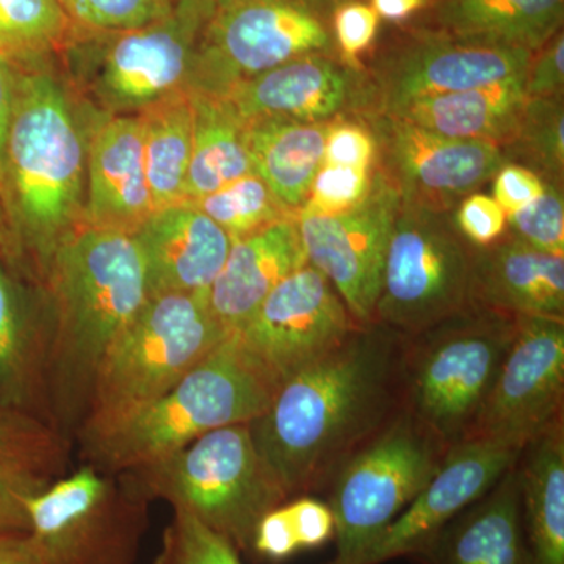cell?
<instances>
[{
    "label": "cell",
    "instance_id": "5b68a950",
    "mask_svg": "<svg viewBox=\"0 0 564 564\" xmlns=\"http://www.w3.org/2000/svg\"><path fill=\"white\" fill-rule=\"evenodd\" d=\"M228 336L206 296L150 295L99 364L82 422L84 444L161 399Z\"/></svg>",
    "mask_w": 564,
    "mask_h": 564
},
{
    "label": "cell",
    "instance_id": "b9f144b4",
    "mask_svg": "<svg viewBox=\"0 0 564 564\" xmlns=\"http://www.w3.org/2000/svg\"><path fill=\"white\" fill-rule=\"evenodd\" d=\"M377 140L361 115H343L329 124L323 163L373 169L377 165Z\"/></svg>",
    "mask_w": 564,
    "mask_h": 564
},
{
    "label": "cell",
    "instance_id": "f35d334b",
    "mask_svg": "<svg viewBox=\"0 0 564 564\" xmlns=\"http://www.w3.org/2000/svg\"><path fill=\"white\" fill-rule=\"evenodd\" d=\"M511 234L538 250L564 254L563 185L545 182L540 198L507 217Z\"/></svg>",
    "mask_w": 564,
    "mask_h": 564
},
{
    "label": "cell",
    "instance_id": "4dcf8cb0",
    "mask_svg": "<svg viewBox=\"0 0 564 564\" xmlns=\"http://www.w3.org/2000/svg\"><path fill=\"white\" fill-rule=\"evenodd\" d=\"M139 117L154 212L184 203L195 128L191 93L185 88L174 91L141 110Z\"/></svg>",
    "mask_w": 564,
    "mask_h": 564
},
{
    "label": "cell",
    "instance_id": "f907efd6",
    "mask_svg": "<svg viewBox=\"0 0 564 564\" xmlns=\"http://www.w3.org/2000/svg\"><path fill=\"white\" fill-rule=\"evenodd\" d=\"M380 20L404 24L429 7L430 0H369Z\"/></svg>",
    "mask_w": 564,
    "mask_h": 564
},
{
    "label": "cell",
    "instance_id": "e0dca14e",
    "mask_svg": "<svg viewBox=\"0 0 564 564\" xmlns=\"http://www.w3.org/2000/svg\"><path fill=\"white\" fill-rule=\"evenodd\" d=\"M362 118L377 140V165L408 206L452 212L508 163L497 144L447 139L388 115Z\"/></svg>",
    "mask_w": 564,
    "mask_h": 564
},
{
    "label": "cell",
    "instance_id": "3957f363",
    "mask_svg": "<svg viewBox=\"0 0 564 564\" xmlns=\"http://www.w3.org/2000/svg\"><path fill=\"white\" fill-rule=\"evenodd\" d=\"M52 62L18 66L2 187L20 242L41 282L58 245L82 223L87 147Z\"/></svg>",
    "mask_w": 564,
    "mask_h": 564
},
{
    "label": "cell",
    "instance_id": "5bb4252c",
    "mask_svg": "<svg viewBox=\"0 0 564 564\" xmlns=\"http://www.w3.org/2000/svg\"><path fill=\"white\" fill-rule=\"evenodd\" d=\"M563 406L564 318L518 317L513 340L467 440L522 451L564 417Z\"/></svg>",
    "mask_w": 564,
    "mask_h": 564
},
{
    "label": "cell",
    "instance_id": "4316f807",
    "mask_svg": "<svg viewBox=\"0 0 564 564\" xmlns=\"http://www.w3.org/2000/svg\"><path fill=\"white\" fill-rule=\"evenodd\" d=\"M533 564H564V417L522 447L516 462Z\"/></svg>",
    "mask_w": 564,
    "mask_h": 564
},
{
    "label": "cell",
    "instance_id": "9c48e42d",
    "mask_svg": "<svg viewBox=\"0 0 564 564\" xmlns=\"http://www.w3.org/2000/svg\"><path fill=\"white\" fill-rule=\"evenodd\" d=\"M340 0H214L185 90L226 96L259 74L310 54H337Z\"/></svg>",
    "mask_w": 564,
    "mask_h": 564
},
{
    "label": "cell",
    "instance_id": "6da1fadb",
    "mask_svg": "<svg viewBox=\"0 0 564 564\" xmlns=\"http://www.w3.org/2000/svg\"><path fill=\"white\" fill-rule=\"evenodd\" d=\"M406 336L362 325L336 350L285 380L252 441L289 500L328 491L351 456L403 410Z\"/></svg>",
    "mask_w": 564,
    "mask_h": 564
},
{
    "label": "cell",
    "instance_id": "484cf974",
    "mask_svg": "<svg viewBox=\"0 0 564 564\" xmlns=\"http://www.w3.org/2000/svg\"><path fill=\"white\" fill-rule=\"evenodd\" d=\"M525 77L445 93L408 104L388 115L419 126L425 131L455 140L486 141L505 148L514 139L524 110Z\"/></svg>",
    "mask_w": 564,
    "mask_h": 564
},
{
    "label": "cell",
    "instance_id": "7c38bea8",
    "mask_svg": "<svg viewBox=\"0 0 564 564\" xmlns=\"http://www.w3.org/2000/svg\"><path fill=\"white\" fill-rule=\"evenodd\" d=\"M148 503L88 464L33 497L29 536L41 564H135Z\"/></svg>",
    "mask_w": 564,
    "mask_h": 564
},
{
    "label": "cell",
    "instance_id": "7dc6e473",
    "mask_svg": "<svg viewBox=\"0 0 564 564\" xmlns=\"http://www.w3.org/2000/svg\"><path fill=\"white\" fill-rule=\"evenodd\" d=\"M18 66L0 57V184H2L3 159L13 120L14 93H17Z\"/></svg>",
    "mask_w": 564,
    "mask_h": 564
},
{
    "label": "cell",
    "instance_id": "83f0119b",
    "mask_svg": "<svg viewBox=\"0 0 564 564\" xmlns=\"http://www.w3.org/2000/svg\"><path fill=\"white\" fill-rule=\"evenodd\" d=\"M329 124L274 118L245 122L252 173L292 212L302 209L323 165Z\"/></svg>",
    "mask_w": 564,
    "mask_h": 564
},
{
    "label": "cell",
    "instance_id": "d6986e66",
    "mask_svg": "<svg viewBox=\"0 0 564 564\" xmlns=\"http://www.w3.org/2000/svg\"><path fill=\"white\" fill-rule=\"evenodd\" d=\"M221 98L245 122L333 121L366 110V69L351 68L339 55H303L242 82Z\"/></svg>",
    "mask_w": 564,
    "mask_h": 564
},
{
    "label": "cell",
    "instance_id": "ffe728a7",
    "mask_svg": "<svg viewBox=\"0 0 564 564\" xmlns=\"http://www.w3.org/2000/svg\"><path fill=\"white\" fill-rule=\"evenodd\" d=\"M87 185L82 223L95 228L137 234L154 204L139 115L104 117L85 135Z\"/></svg>",
    "mask_w": 564,
    "mask_h": 564
},
{
    "label": "cell",
    "instance_id": "bcb514c9",
    "mask_svg": "<svg viewBox=\"0 0 564 564\" xmlns=\"http://www.w3.org/2000/svg\"><path fill=\"white\" fill-rule=\"evenodd\" d=\"M544 191L543 177L519 163H505L494 176V199L507 217L540 198Z\"/></svg>",
    "mask_w": 564,
    "mask_h": 564
},
{
    "label": "cell",
    "instance_id": "603a6c76",
    "mask_svg": "<svg viewBox=\"0 0 564 564\" xmlns=\"http://www.w3.org/2000/svg\"><path fill=\"white\" fill-rule=\"evenodd\" d=\"M470 300L511 317L564 318V254L505 232L496 243L474 248Z\"/></svg>",
    "mask_w": 564,
    "mask_h": 564
},
{
    "label": "cell",
    "instance_id": "f6af8a7d",
    "mask_svg": "<svg viewBox=\"0 0 564 564\" xmlns=\"http://www.w3.org/2000/svg\"><path fill=\"white\" fill-rule=\"evenodd\" d=\"M300 551L315 549L334 540V518L328 503L313 496L295 497L284 503Z\"/></svg>",
    "mask_w": 564,
    "mask_h": 564
},
{
    "label": "cell",
    "instance_id": "74e56055",
    "mask_svg": "<svg viewBox=\"0 0 564 564\" xmlns=\"http://www.w3.org/2000/svg\"><path fill=\"white\" fill-rule=\"evenodd\" d=\"M377 166V165H375ZM373 169L323 163L315 174L306 202L296 214L339 215L358 206L369 195Z\"/></svg>",
    "mask_w": 564,
    "mask_h": 564
},
{
    "label": "cell",
    "instance_id": "7a4b0ae2",
    "mask_svg": "<svg viewBox=\"0 0 564 564\" xmlns=\"http://www.w3.org/2000/svg\"><path fill=\"white\" fill-rule=\"evenodd\" d=\"M43 284L52 304L47 380L66 421L85 415L99 364L150 299L135 234L80 223L58 245Z\"/></svg>",
    "mask_w": 564,
    "mask_h": 564
},
{
    "label": "cell",
    "instance_id": "c3c4849f",
    "mask_svg": "<svg viewBox=\"0 0 564 564\" xmlns=\"http://www.w3.org/2000/svg\"><path fill=\"white\" fill-rule=\"evenodd\" d=\"M0 564H41L29 533H0Z\"/></svg>",
    "mask_w": 564,
    "mask_h": 564
},
{
    "label": "cell",
    "instance_id": "ba28073f",
    "mask_svg": "<svg viewBox=\"0 0 564 564\" xmlns=\"http://www.w3.org/2000/svg\"><path fill=\"white\" fill-rule=\"evenodd\" d=\"M214 0H176L170 13L131 31L85 33L62 58L80 62L82 95L104 117L139 115L184 90Z\"/></svg>",
    "mask_w": 564,
    "mask_h": 564
},
{
    "label": "cell",
    "instance_id": "d4e9b609",
    "mask_svg": "<svg viewBox=\"0 0 564 564\" xmlns=\"http://www.w3.org/2000/svg\"><path fill=\"white\" fill-rule=\"evenodd\" d=\"M411 22L456 39L534 52L562 31L564 0H430Z\"/></svg>",
    "mask_w": 564,
    "mask_h": 564
},
{
    "label": "cell",
    "instance_id": "44dd1931",
    "mask_svg": "<svg viewBox=\"0 0 564 564\" xmlns=\"http://www.w3.org/2000/svg\"><path fill=\"white\" fill-rule=\"evenodd\" d=\"M135 239L150 295L184 293L206 299L232 245L231 237L191 203L155 210Z\"/></svg>",
    "mask_w": 564,
    "mask_h": 564
},
{
    "label": "cell",
    "instance_id": "8d00e7d4",
    "mask_svg": "<svg viewBox=\"0 0 564 564\" xmlns=\"http://www.w3.org/2000/svg\"><path fill=\"white\" fill-rule=\"evenodd\" d=\"M62 3L80 31L111 33L161 20L176 0H62Z\"/></svg>",
    "mask_w": 564,
    "mask_h": 564
},
{
    "label": "cell",
    "instance_id": "ac0fdd59",
    "mask_svg": "<svg viewBox=\"0 0 564 564\" xmlns=\"http://www.w3.org/2000/svg\"><path fill=\"white\" fill-rule=\"evenodd\" d=\"M519 454V448L486 440H467L448 448L429 485L352 564L413 558L456 514L484 497Z\"/></svg>",
    "mask_w": 564,
    "mask_h": 564
},
{
    "label": "cell",
    "instance_id": "7bdbcfd3",
    "mask_svg": "<svg viewBox=\"0 0 564 564\" xmlns=\"http://www.w3.org/2000/svg\"><path fill=\"white\" fill-rule=\"evenodd\" d=\"M456 229L474 248H485L507 232V214L491 196L470 193L452 214Z\"/></svg>",
    "mask_w": 564,
    "mask_h": 564
},
{
    "label": "cell",
    "instance_id": "d6a6232c",
    "mask_svg": "<svg viewBox=\"0 0 564 564\" xmlns=\"http://www.w3.org/2000/svg\"><path fill=\"white\" fill-rule=\"evenodd\" d=\"M188 203L217 223L232 242L296 215L252 172Z\"/></svg>",
    "mask_w": 564,
    "mask_h": 564
},
{
    "label": "cell",
    "instance_id": "4fadbf2b",
    "mask_svg": "<svg viewBox=\"0 0 564 564\" xmlns=\"http://www.w3.org/2000/svg\"><path fill=\"white\" fill-rule=\"evenodd\" d=\"M533 52L456 39L404 22L366 65L361 117L393 115L408 104L445 93L489 87L525 77Z\"/></svg>",
    "mask_w": 564,
    "mask_h": 564
},
{
    "label": "cell",
    "instance_id": "e575fe53",
    "mask_svg": "<svg viewBox=\"0 0 564 564\" xmlns=\"http://www.w3.org/2000/svg\"><path fill=\"white\" fill-rule=\"evenodd\" d=\"M65 441L54 425L28 411L0 408V459L28 464L54 477L65 464Z\"/></svg>",
    "mask_w": 564,
    "mask_h": 564
},
{
    "label": "cell",
    "instance_id": "30bf717a",
    "mask_svg": "<svg viewBox=\"0 0 564 564\" xmlns=\"http://www.w3.org/2000/svg\"><path fill=\"white\" fill-rule=\"evenodd\" d=\"M473 258L451 212L400 204L373 323L414 336L473 306Z\"/></svg>",
    "mask_w": 564,
    "mask_h": 564
},
{
    "label": "cell",
    "instance_id": "8992f818",
    "mask_svg": "<svg viewBox=\"0 0 564 564\" xmlns=\"http://www.w3.org/2000/svg\"><path fill=\"white\" fill-rule=\"evenodd\" d=\"M141 499L165 500L251 554L259 521L289 502L252 441L250 423L223 426L187 447L120 474Z\"/></svg>",
    "mask_w": 564,
    "mask_h": 564
},
{
    "label": "cell",
    "instance_id": "ee69618b",
    "mask_svg": "<svg viewBox=\"0 0 564 564\" xmlns=\"http://www.w3.org/2000/svg\"><path fill=\"white\" fill-rule=\"evenodd\" d=\"M527 99L563 98L564 91V32L551 36L533 52L525 74Z\"/></svg>",
    "mask_w": 564,
    "mask_h": 564
},
{
    "label": "cell",
    "instance_id": "f546056e",
    "mask_svg": "<svg viewBox=\"0 0 564 564\" xmlns=\"http://www.w3.org/2000/svg\"><path fill=\"white\" fill-rule=\"evenodd\" d=\"M51 337L41 333L0 261V408L28 411L47 380Z\"/></svg>",
    "mask_w": 564,
    "mask_h": 564
},
{
    "label": "cell",
    "instance_id": "ab89813d",
    "mask_svg": "<svg viewBox=\"0 0 564 564\" xmlns=\"http://www.w3.org/2000/svg\"><path fill=\"white\" fill-rule=\"evenodd\" d=\"M50 485L28 464L0 459V533H29V503Z\"/></svg>",
    "mask_w": 564,
    "mask_h": 564
},
{
    "label": "cell",
    "instance_id": "9a60e30c",
    "mask_svg": "<svg viewBox=\"0 0 564 564\" xmlns=\"http://www.w3.org/2000/svg\"><path fill=\"white\" fill-rule=\"evenodd\" d=\"M359 326L328 278L307 263L282 280L234 336L281 386L340 347Z\"/></svg>",
    "mask_w": 564,
    "mask_h": 564
},
{
    "label": "cell",
    "instance_id": "277c9868",
    "mask_svg": "<svg viewBox=\"0 0 564 564\" xmlns=\"http://www.w3.org/2000/svg\"><path fill=\"white\" fill-rule=\"evenodd\" d=\"M278 389L280 384L231 334L161 399L84 444L85 452L102 473H131L187 447L203 434L254 421Z\"/></svg>",
    "mask_w": 564,
    "mask_h": 564
},
{
    "label": "cell",
    "instance_id": "60d3db41",
    "mask_svg": "<svg viewBox=\"0 0 564 564\" xmlns=\"http://www.w3.org/2000/svg\"><path fill=\"white\" fill-rule=\"evenodd\" d=\"M333 39L337 54L351 68L364 70V54L372 50L381 20L366 0H340L333 13Z\"/></svg>",
    "mask_w": 564,
    "mask_h": 564
},
{
    "label": "cell",
    "instance_id": "f1b7e54d",
    "mask_svg": "<svg viewBox=\"0 0 564 564\" xmlns=\"http://www.w3.org/2000/svg\"><path fill=\"white\" fill-rule=\"evenodd\" d=\"M191 95L195 128L184 203L217 192L252 172L245 121L228 99L199 93Z\"/></svg>",
    "mask_w": 564,
    "mask_h": 564
},
{
    "label": "cell",
    "instance_id": "836d02e7",
    "mask_svg": "<svg viewBox=\"0 0 564 564\" xmlns=\"http://www.w3.org/2000/svg\"><path fill=\"white\" fill-rule=\"evenodd\" d=\"M503 152L507 162L518 161L544 182L563 185V98L527 99L514 139Z\"/></svg>",
    "mask_w": 564,
    "mask_h": 564
},
{
    "label": "cell",
    "instance_id": "52a82bcc",
    "mask_svg": "<svg viewBox=\"0 0 564 564\" xmlns=\"http://www.w3.org/2000/svg\"><path fill=\"white\" fill-rule=\"evenodd\" d=\"M518 317L473 306L406 336L402 404L444 448L463 443L491 391Z\"/></svg>",
    "mask_w": 564,
    "mask_h": 564
},
{
    "label": "cell",
    "instance_id": "8fae6325",
    "mask_svg": "<svg viewBox=\"0 0 564 564\" xmlns=\"http://www.w3.org/2000/svg\"><path fill=\"white\" fill-rule=\"evenodd\" d=\"M447 448L406 411L340 467L329 485L336 555L352 564L443 466Z\"/></svg>",
    "mask_w": 564,
    "mask_h": 564
},
{
    "label": "cell",
    "instance_id": "2e32d148",
    "mask_svg": "<svg viewBox=\"0 0 564 564\" xmlns=\"http://www.w3.org/2000/svg\"><path fill=\"white\" fill-rule=\"evenodd\" d=\"M400 193L380 166L361 204L339 215L296 214L307 263L325 274L359 325L373 323Z\"/></svg>",
    "mask_w": 564,
    "mask_h": 564
},
{
    "label": "cell",
    "instance_id": "d590c367",
    "mask_svg": "<svg viewBox=\"0 0 564 564\" xmlns=\"http://www.w3.org/2000/svg\"><path fill=\"white\" fill-rule=\"evenodd\" d=\"M154 564H242L231 541L185 511L174 510Z\"/></svg>",
    "mask_w": 564,
    "mask_h": 564
},
{
    "label": "cell",
    "instance_id": "681fc988",
    "mask_svg": "<svg viewBox=\"0 0 564 564\" xmlns=\"http://www.w3.org/2000/svg\"><path fill=\"white\" fill-rule=\"evenodd\" d=\"M0 261L7 267H18L24 262L2 184H0Z\"/></svg>",
    "mask_w": 564,
    "mask_h": 564
},
{
    "label": "cell",
    "instance_id": "cb8c5ba5",
    "mask_svg": "<svg viewBox=\"0 0 564 564\" xmlns=\"http://www.w3.org/2000/svg\"><path fill=\"white\" fill-rule=\"evenodd\" d=\"M421 564H533L516 463L414 555Z\"/></svg>",
    "mask_w": 564,
    "mask_h": 564
},
{
    "label": "cell",
    "instance_id": "1f68e13d",
    "mask_svg": "<svg viewBox=\"0 0 564 564\" xmlns=\"http://www.w3.org/2000/svg\"><path fill=\"white\" fill-rule=\"evenodd\" d=\"M84 35L62 0H0V57L11 63L62 58Z\"/></svg>",
    "mask_w": 564,
    "mask_h": 564
},
{
    "label": "cell",
    "instance_id": "7402d4cb",
    "mask_svg": "<svg viewBox=\"0 0 564 564\" xmlns=\"http://www.w3.org/2000/svg\"><path fill=\"white\" fill-rule=\"evenodd\" d=\"M304 265L296 215L236 240L207 293L212 317L229 336L239 333L273 289Z\"/></svg>",
    "mask_w": 564,
    "mask_h": 564
}]
</instances>
